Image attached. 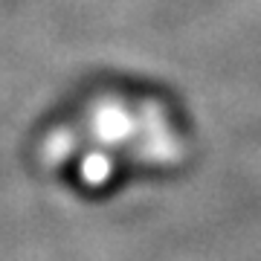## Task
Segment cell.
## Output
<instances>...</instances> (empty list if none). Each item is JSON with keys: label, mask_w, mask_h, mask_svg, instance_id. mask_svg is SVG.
I'll return each mask as SVG.
<instances>
[{"label": "cell", "mask_w": 261, "mask_h": 261, "mask_svg": "<svg viewBox=\"0 0 261 261\" xmlns=\"http://www.w3.org/2000/svg\"><path fill=\"white\" fill-rule=\"evenodd\" d=\"M174 116L157 93L137 90H93L67 113H58L41 140V157L56 183L99 195L116 192L134 177H154L177 168L186 151L183 128L134 134Z\"/></svg>", "instance_id": "6da1fadb"}]
</instances>
